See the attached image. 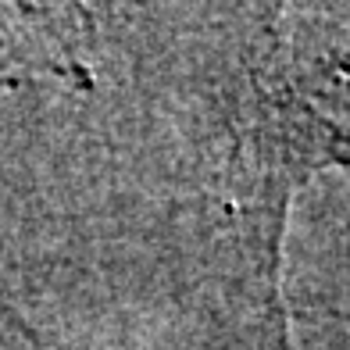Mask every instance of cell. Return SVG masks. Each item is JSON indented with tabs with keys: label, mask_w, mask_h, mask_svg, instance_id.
I'll return each mask as SVG.
<instances>
[{
	"label": "cell",
	"mask_w": 350,
	"mask_h": 350,
	"mask_svg": "<svg viewBox=\"0 0 350 350\" xmlns=\"http://www.w3.org/2000/svg\"><path fill=\"white\" fill-rule=\"evenodd\" d=\"M311 72H286V61H272L254 75V111L243 147V186L250 218V240L261 258L265 297L275 304V261L282 240V218L290 208V193L311 172L347 161L343 122L325 107H318V93L343 86V75L314 93Z\"/></svg>",
	"instance_id": "cell-1"
},
{
	"label": "cell",
	"mask_w": 350,
	"mask_h": 350,
	"mask_svg": "<svg viewBox=\"0 0 350 350\" xmlns=\"http://www.w3.org/2000/svg\"><path fill=\"white\" fill-rule=\"evenodd\" d=\"M11 350H29V343H25V340H22V347H11Z\"/></svg>",
	"instance_id": "cell-3"
},
{
	"label": "cell",
	"mask_w": 350,
	"mask_h": 350,
	"mask_svg": "<svg viewBox=\"0 0 350 350\" xmlns=\"http://www.w3.org/2000/svg\"><path fill=\"white\" fill-rule=\"evenodd\" d=\"M83 11L0 8V68H40L79 79V18Z\"/></svg>",
	"instance_id": "cell-2"
}]
</instances>
